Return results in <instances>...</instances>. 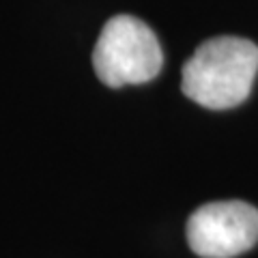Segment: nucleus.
<instances>
[{
	"instance_id": "obj_1",
	"label": "nucleus",
	"mask_w": 258,
	"mask_h": 258,
	"mask_svg": "<svg viewBox=\"0 0 258 258\" xmlns=\"http://www.w3.org/2000/svg\"><path fill=\"white\" fill-rule=\"evenodd\" d=\"M258 74V45L243 37H213L183 64L185 97L209 110L243 103Z\"/></svg>"
},
{
	"instance_id": "obj_2",
	"label": "nucleus",
	"mask_w": 258,
	"mask_h": 258,
	"mask_svg": "<svg viewBox=\"0 0 258 258\" xmlns=\"http://www.w3.org/2000/svg\"><path fill=\"white\" fill-rule=\"evenodd\" d=\"M164 52L153 32L134 15H114L106 22L93 52L97 78L110 88L144 84L157 78Z\"/></svg>"
},
{
	"instance_id": "obj_3",
	"label": "nucleus",
	"mask_w": 258,
	"mask_h": 258,
	"mask_svg": "<svg viewBox=\"0 0 258 258\" xmlns=\"http://www.w3.org/2000/svg\"><path fill=\"white\" fill-rule=\"evenodd\" d=\"M258 241V209L241 200L198 207L187 220V243L203 258H235Z\"/></svg>"
}]
</instances>
